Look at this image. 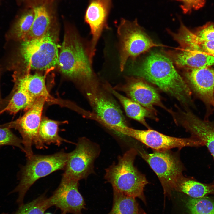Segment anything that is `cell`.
<instances>
[{
	"mask_svg": "<svg viewBox=\"0 0 214 214\" xmlns=\"http://www.w3.org/2000/svg\"><path fill=\"white\" fill-rule=\"evenodd\" d=\"M57 33L52 26L42 37L20 41L11 55L8 69L14 71H49L58 66L59 46Z\"/></svg>",
	"mask_w": 214,
	"mask_h": 214,
	"instance_id": "obj_1",
	"label": "cell"
},
{
	"mask_svg": "<svg viewBox=\"0 0 214 214\" xmlns=\"http://www.w3.org/2000/svg\"><path fill=\"white\" fill-rule=\"evenodd\" d=\"M133 74L157 86L181 103H191V90L175 69L171 60L157 52L151 53Z\"/></svg>",
	"mask_w": 214,
	"mask_h": 214,
	"instance_id": "obj_2",
	"label": "cell"
},
{
	"mask_svg": "<svg viewBox=\"0 0 214 214\" xmlns=\"http://www.w3.org/2000/svg\"><path fill=\"white\" fill-rule=\"evenodd\" d=\"M86 45L73 32L66 33L60 47L58 66L62 73L85 85L97 81Z\"/></svg>",
	"mask_w": 214,
	"mask_h": 214,
	"instance_id": "obj_3",
	"label": "cell"
},
{
	"mask_svg": "<svg viewBox=\"0 0 214 214\" xmlns=\"http://www.w3.org/2000/svg\"><path fill=\"white\" fill-rule=\"evenodd\" d=\"M137 150L131 148L118 157V162L105 169V179L112 186L113 190L125 195L137 198L145 204L144 189L148 183L145 176L134 165Z\"/></svg>",
	"mask_w": 214,
	"mask_h": 214,
	"instance_id": "obj_4",
	"label": "cell"
},
{
	"mask_svg": "<svg viewBox=\"0 0 214 214\" xmlns=\"http://www.w3.org/2000/svg\"><path fill=\"white\" fill-rule=\"evenodd\" d=\"M68 153L61 150L50 155H34L27 158L22 170L20 182L12 192L18 193L16 202L20 206L29 188L38 179L57 170L64 169Z\"/></svg>",
	"mask_w": 214,
	"mask_h": 214,
	"instance_id": "obj_5",
	"label": "cell"
},
{
	"mask_svg": "<svg viewBox=\"0 0 214 214\" xmlns=\"http://www.w3.org/2000/svg\"><path fill=\"white\" fill-rule=\"evenodd\" d=\"M137 151L157 175L164 194L169 196L172 192L176 191L185 177L183 165L178 156L170 150H154L152 153L144 150Z\"/></svg>",
	"mask_w": 214,
	"mask_h": 214,
	"instance_id": "obj_6",
	"label": "cell"
},
{
	"mask_svg": "<svg viewBox=\"0 0 214 214\" xmlns=\"http://www.w3.org/2000/svg\"><path fill=\"white\" fill-rule=\"evenodd\" d=\"M119 39V67L123 71L129 59L133 61L142 53L155 47L163 46L155 43L138 23L121 19L117 27Z\"/></svg>",
	"mask_w": 214,
	"mask_h": 214,
	"instance_id": "obj_7",
	"label": "cell"
},
{
	"mask_svg": "<svg viewBox=\"0 0 214 214\" xmlns=\"http://www.w3.org/2000/svg\"><path fill=\"white\" fill-rule=\"evenodd\" d=\"M85 86L87 97L95 114L107 127L122 135L128 126L122 113L116 103L100 88L98 81Z\"/></svg>",
	"mask_w": 214,
	"mask_h": 214,
	"instance_id": "obj_8",
	"label": "cell"
},
{
	"mask_svg": "<svg viewBox=\"0 0 214 214\" xmlns=\"http://www.w3.org/2000/svg\"><path fill=\"white\" fill-rule=\"evenodd\" d=\"M46 99L43 97L37 99L25 113L16 120L2 125L4 127L17 130L22 137L24 152L27 158L34 154L32 146L38 149L47 147L40 140L39 129L42 117L43 106Z\"/></svg>",
	"mask_w": 214,
	"mask_h": 214,
	"instance_id": "obj_9",
	"label": "cell"
},
{
	"mask_svg": "<svg viewBox=\"0 0 214 214\" xmlns=\"http://www.w3.org/2000/svg\"><path fill=\"white\" fill-rule=\"evenodd\" d=\"M99 145L85 137L79 139L75 148L68 153L62 176L79 181L94 172V164L100 152Z\"/></svg>",
	"mask_w": 214,
	"mask_h": 214,
	"instance_id": "obj_10",
	"label": "cell"
},
{
	"mask_svg": "<svg viewBox=\"0 0 214 214\" xmlns=\"http://www.w3.org/2000/svg\"><path fill=\"white\" fill-rule=\"evenodd\" d=\"M123 135L134 138L154 150L158 151L170 150L173 148L181 149L186 147L204 146L201 141L193 137L177 138L151 129L139 130L128 127Z\"/></svg>",
	"mask_w": 214,
	"mask_h": 214,
	"instance_id": "obj_11",
	"label": "cell"
},
{
	"mask_svg": "<svg viewBox=\"0 0 214 214\" xmlns=\"http://www.w3.org/2000/svg\"><path fill=\"white\" fill-rule=\"evenodd\" d=\"M78 182L62 176L58 187L48 198L51 206H55L67 213L82 214V210L85 209V204L79 191Z\"/></svg>",
	"mask_w": 214,
	"mask_h": 214,
	"instance_id": "obj_12",
	"label": "cell"
},
{
	"mask_svg": "<svg viewBox=\"0 0 214 214\" xmlns=\"http://www.w3.org/2000/svg\"><path fill=\"white\" fill-rule=\"evenodd\" d=\"M112 3V0H89L84 20L90 27L92 36L89 43V58L92 62L103 31L104 29H109L107 20Z\"/></svg>",
	"mask_w": 214,
	"mask_h": 214,
	"instance_id": "obj_13",
	"label": "cell"
},
{
	"mask_svg": "<svg viewBox=\"0 0 214 214\" xmlns=\"http://www.w3.org/2000/svg\"><path fill=\"white\" fill-rule=\"evenodd\" d=\"M187 69L185 75L189 86L205 105L207 118L214 106V69L209 67Z\"/></svg>",
	"mask_w": 214,
	"mask_h": 214,
	"instance_id": "obj_14",
	"label": "cell"
},
{
	"mask_svg": "<svg viewBox=\"0 0 214 214\" xmlns=\"http://www.w3.org/2000/svg\"><path fill=\"white\" fill-rule=\"evenodd\" d=\"M12 76L14 86L23 89L34 99L43 97L47 102H55L56 100L50 95L47 88L46 75L14 71Z\"/></svg>",
	"mask_w": 214,
	"mask_h": 214,
	"instance_id": "obj_15",
	"label": "cell"
},
{
	"mask_svg": "<svg viewBox=\"0 0 214 214\" xmlns=\"http://www.w3.org/2000/svg\"><path fill=\"white\" fill-rule=\"evenodd\" d=\"M127 79L121 90L131 99L149 111L154 110L155 106L161 105L159 95L153 87L139 80Z\"/></svg>",
	"mask_w": 214,
	"mask_h": 214,
	"instance_id": "obj_16",
	"label": "cell"
},
{
	"mask_svg": "<svg viewBox=\"0 0 214 214\" xmlns=\"http://www.w3.org/2000/svg\"><path fill=\"white\" fill-rule=\"evenodd\" d=\"M182 121L192 137L205 146L214 158V123L201 119L191 111L184 114Z\"/></svg>",
	"mask_w": 214,
	"mask_h": 214,
	"instance_id": "obj_17",
	"label": "cell"
},
{
	"mask_svg": "<svg viewBox=\"0 0 214 214\" xmlns=\"http://www.w3.org/2000/svg\"><path fill=\"white\" fill-rule=\"evenodd\" d=\"M178 66L188 68H201L214 65V56L179 45L168 52Z\"/></svg>",
	"mask_w": 214,
	"mask_h": 214,
	"instance_id": "obj_18",
	"label": "cell"
},
{
	"mask_svg": "<svg viewBox=\"0 0 214 214\" xmlns=\"http://www.w3.org/2000/svg\"><path fill=\"white\" fill-rule=\"evenodd\" d=\"M32 8L34 14V20L30 31L25 40L36 39L44 35L52 26L54 19V12L50 4Z\"/></svg>",
	"mask_w": 214,
	"mask_h": 214,
	"instance_id": "obj_19",
	"label": "cell"
},
{
	"mask_svg": "<svg viewBox=\"0 0 214 214\" xmlns=\"http://www.w3.org/2000/svg\"><path fill=\"white\" fill-rule=\"evenodd\" d=\"M170 33L179 45L214 56V41L206 40L199 38L182 22L177 32L174 33L171 32Z\"/></svg>",
	"mask_w": 214,
	"mask_h": 214,
	"instance_id": "obj_20",
	"label": "cell"
},
{
	"mask_svg": "<svg viewBox=\"0 0 214 214\" xmlns=\"http://www.w3.org/2000/svg\"><path fill=\"white\" fill-rule=\"evenodd\" d=\"M34 16L33 8H28L21 11L11 26L7 38L19 41L25 40L30 31Z\"/></svg>",
	"mask_w": 214,
	"mask_h": 214,
	"instance_id": "obj_21",
	"label": "cell"
},
{
	"mask_svg": "<svg viewBox=\"0 0 214 214\" xmlns=\"http://www.w3.org/2000/svg\"><path fill=\"white\" fill-rule=\"evenodd\" d=\"M4 100L5 107L3 112L7 111L13 115L22 110L26 111L36 100L23 89L14 86L11 92Z\"/></svg>",
	"mask_w": 214,
	"mask_h": 214,
	"instance_id": "obj_22",
	"label": "cell"
},
{
	"mask_svg": "<svg viewBox=\"0 0 214 214\" xmlns=\"http://www.w3.org/2000/svg\"><path fill=\"white\" fill-rule=\"evenodd\" d=\"M106 87L119 100L128 117L148 126L145 118L150 116V111L130 98L119 93L109 85H107Z\"/></svg>",
	"mask_w": 214,
	"mask_h": 214,
	"instance_id": "obj_23",
	"label": "cell"
},
{
	"mask_svg": "<svg viewBox=\"0 0 214 214\" xmlns=\"http://www.w3.org/2000/svg\"><path fill=\"white\" fill-rule=\"evenodd\" d=\"M112 207L108 214H146L136 198L113 190Z\"/></svg>",
	"mask_w": 214,
	"mask_h": 214,
	"instance_id": "obj_24",
	"label": "cell"
},
{
	"mask_svg": "<svg viewBox=\"0 0 214 214\" xmlns=\"http://www.w3.org/2000/svg\"><path fill=\"white\" fill-rule=\"evenodd\" d=\"M61 123L60 122L52 120L46 117H42L38 134L40 139L44 144H53L59 146L64 142H70L58 134L59 126Z\"/></svg>",
	"mask_w": 214,
	"mask_h": 214,
	"instance_id": "obj_25",
	"label": "cell"
},
{
	"mask_svg": "<svg viewBox=\"0 0 214 214\" xmlns=\"http://www.w3.org/2000/svg\"><path fill=\"white\" fill-rule=\"evenodd\" d=\"M176 191L183 193L191 198H202L214 194V185L202 183L185 177L178 185Z\"/></svg>",
	"mask_w": 214,
	"mask_h": 214,
	"instance_id": "obj_26",
	"label": "cell"
},
{
	"mask_svg": "<svg viewBox=\"0 0 214 214\" xmlns=\"http://www.w3.org/2000/svg\"><path fill=\"white\" fill-rule=\"evenodd\" d=\"M51 207L48 198L45 195H42L30 202L23 204L10 214H44L46 210Z\"/></svg>",
	"mask_w": 214,
	"mask_h": 214,
	"instance_id": "obj_27",
	"label": "cell"
},
{
	"mask_svg": "<svg viewBox=\"0 0 214 214\" xmlns=\"http://www.w3.org/2000/svg\"><path fill=\"white\" fill-rule=\"evenodd\" d=\"M186 206L189 214H214V201L207 197H190Z\"/></svg>",
	"mask_w": 214,
	"mask_h": 214,
	"instance_id": "obj_28",
	"label": "cell"
},
{
	"mask_svg": "<svg viewBox=\"0 0 214 214\" xmlns=\"http://www.w3.org/2000/svg\"><path fill=\"white\" fill-rule=\"evenodd\" d=\"M22 140L19 138L10 129L0 125V146L9 145L18 147L24 152Z\"/></svg>",
	"mask_w": 214,
	"mask_h": 214,
	"instance_id": "obj_29",
	"label": "cell"
},
{
	"mask_svg": "<svg viewBox=\"0 0 214 214\" xmlns=\"http://www.w3.org/2000/svg\"><path fill=\"white\" fill-rule=\"evenodd\" d=\"M181 3L180 7L185 14L190 13L192 10H197L205 5L206 0H175Z\"/></svg>",
	"mask_w": 214,
	"mask_h": 214,
	"instance_id": "obj_30",
	"label": "cell"
},
{
	"mask_svg": "<svg viewBox=\"0 0 214 214\" xmlns=\"http://www.w3.org/2000/svg\"><path fill=\"white\" fill-rule=\"evenodd\" d=\"M194 34L202 39L214 41V23H209L206 24L198 29Z\"/></svg>",
	"mask_w": 214,
	"mask_h": 214,
	"instance_id": "obj_31",
	"label": "cell"
},
{
	"mask_svg": "<svg viewBox=\"0 0 214 214\" xmlns=\"http://www.w3.org/2000/svg\"><path fill=\"white\" fill-rule=\"evenodd\" d=\"M55 0H16L19 5L32 8L37 6L45 4H51Z\"/></svg>",
	"mask_w": 214,
	"mask_h": 214,
	"instance_id": "obj_32",
	"label": "cell"
},
{
	"mask_svg": "<svg viewBox=\"0 0 214 214\" xmlns=\"http://www.w3.org/2000/svg\"><path fill=\"white\" fill-rule=\"evenodd\" d=\"M1 74V70L0 68V78ZM5 105L4 99L2 98L0 89V114L3 113V111L5 108Z\"/></svg>",
	"mask_w": 214,
	"mask_h": 214,
	"instance_id": "obj_33",
	"label": "cell"
},
{
	"mask_svg": "<svg viewBox=\"0 0 214 214\" xmlns=\"http://www.w3.org/2000/svg\"><path fill=\"white\" fill-rule=\"evenodd\" d=\"M61 214H67V213L64 212H62Z\"/></svg>",
	"mask_w": 214,
	"mask_h": 214,
	"instance_id": "obj_34",
	"label": "cell"
},
{
	"mask_svg": "<svg viewBox=\"0 0 214 214\" xmlns=\"http://www.w3.org/2000/svg\"><path fill=\"white\" fill-rule=\"evenodd\" d=\"M2 1V0H0V4L1 2Z\"/></svg>",
	"mask_w": 214,
	"mask_h": 214,
	"instance_id": "obj_35",
	"label": "cell"
},
{
	"mask_svg": "<svg viewBox=\"0 0 214 214\" xmlns=\"http://www.w3.org/2000/svg\"><path fill=\"white\" fill-rule=\"evenodd\" d=\"M45 214H52L50 213H46Z\"/></svg>",
	"mask_w": 214,
	"mask_h": 214,
	"instance_id": "obj_36",
	"label": "cell"
},
{
	"mask_svg": "<svg viewBox=\"0 0 214 214\" xmlns=\"http://www.w3.org/2000/svg\"><path fill=\"white\" fill-rule=\"evenodd\" d=\"M213 159H214V158H213Z\"/></svg>",
	"mask_w": 214,
	"mask_h": 214,
	"instance_id": "obj_37",
	"label": "cell"
},
{
	"mask_svg": "<svg viewBox=\"0 0 214 214\" xmlns=\"http://www.w3.org/2000/svg\"><path fill=\"white\" fill-rule=\"evenodd\" d=\"M213 108H214V107H213Z\"/></svg>",
	"mask_w": 214,
	"mask_h": 214,
	"instance_id": "obj_38",
	"label": "cell"
}]
</instances>
